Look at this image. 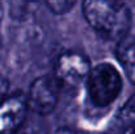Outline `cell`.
I'll use <instances>...</instances> for the list:
<instances>
[{"label":"cell","instance_id":"obj_1","mask_svg":"<svg viewBox=\"0 0 135 134\" xmlns=\"http://www.w3.org/2000/svg\"><path fill=\"white\" fill-rule=\"evenodd\" d=\"M83 15L94 32L106 41L119 42L129 36L133 13L130 7L114 0H87L81 4Z\"/></svg>","mask_w":135,"mask_h":134},{"label":"cell","instance_id":"obj_2","mask_svg":"<svg viewBox=\"0 0 135 134\" xmlns=\"http://www.w3.org/2000/svg\"><path fill=\"white\" fill-rule=\"evenodd\" d=\"M87 92L96 107L110 105L119 96L123 82L119 71L109 62H102L90 68L85 80Z\"/></svg>","mask_w":135,"mask_h":134},{"label":"cell","instance_id":"obj_3","mask_svg":"<svg viewBox=\"0 0 135 134\" xmlns=\"http://www.w3.org/2000/svg\"><path fill=\"white\" fill-rule=\"evenodd\" d=\"M60 86L54 75H42L34 79L26 95L28 108L42 116L51 113L59 101Z\"/></svg>","mask_w":135,"mask_h":134},{"label":"cell","instance_id":"obj_4","mask_svg":"<svg viewBox=\"0 0 135 134\" xmlns=\"http://www.w3.org/2000/svg\"><path fill=\"white\" fill-rule=\"evenodd\" d=\"M90 68L89 59L83 53L64 51L55 62L54 76L60 84L76 87L87 80Z\"/></svg>","mask_w":135,"mask_h":134},{"label":"cell","instance_id":"obj_5","mask_svg":"<svg viewBox=\"0 0 135 134\" xmlns=\"http://www.w3.org/2000/svg\"><path fill=\"white\" fill-rule=\"evenodd\" d=\"M26 96L17 92L0 100V134H17L28 114Z\"/></svg>","mask_w":135,"mask_h":134},{"label":"cell","instance_id":"obj_6","mask_svg":"<svg viewBox=\"0 0 135 134\" xmlns=\"http://www.w3.org/2000/svg\"><path fill=\"white\" fill-rule=\"evenodd\" d=\"M115 57L121 63L127 79L135 86V36H127L115 47Z\"/></svg>","mask_w":135,"mask_h":134},{"label":"cell","instance_id":"obj_7","mask_svg":"<svg viewBox=\"0 0 135 134\" xmlns=\"http://www.w3.org/2000/svg\"><path fill=\"white\" fill-rule=\"evenodd\" d=\"M117 118L125 128L135 126V95L129 97L125 101V104L119 108Z\"/></svg>","mask_w":135,"mask_h":134},{"label":"cell","instance_id":"obj_8","mask_svg":"<svg viewBox=\"0 0 135 134\" xmlns=\"http://www.w3.org/2000/svg\"><path fill=\"white\" fill-rule=\"evenodd\" d=\"M46 5L49 7V9L55 13V15H64L67 13L74 5L75 1H67V0H58V1H47Z\"/></svg>","mask_w":135,"mask_h":134},{"label":"cell","instance_id":"obj_9","mask_svg":"<svg viewBox=\"0 0 135 134\" xmlns=\"http://www.w3.org/2000/svg\"><path fill=\"white\" fill-rule=\"evenodd\" d=\"M21 134H47V133H46L44 129L34 126V128H30V129H26V130H24V132H22Z\"/></svg>","mask_w":135,"mask_h":134},{"label":"cell","instance_id":"obj_10","mask_svg":"<svg viewBox=\"0 0 135 134\" xmlns=\"http://www.w3.org/2000/svg\"><path fill=\"white\" fill-rule=\"evenodd\" d=\"M52 134H76V133L74 130H71L70 128H64L63 126V128H58Z\"/></svg>","mask_w":135,"mask_h":134},{"label":"cell","instance_id":"obj_11","mask_svg":"<svg viewBox=\"0 0 135 134\" xmlns=\"http://www.w3.org/2000/svg\"><path fill=\"white\" fill-rule=\"evenodd\" d=\"M125 134H135V126L126 128V129H125Z\"/></svg>","mask_w":135,"mask_h":134}]
</instances>
